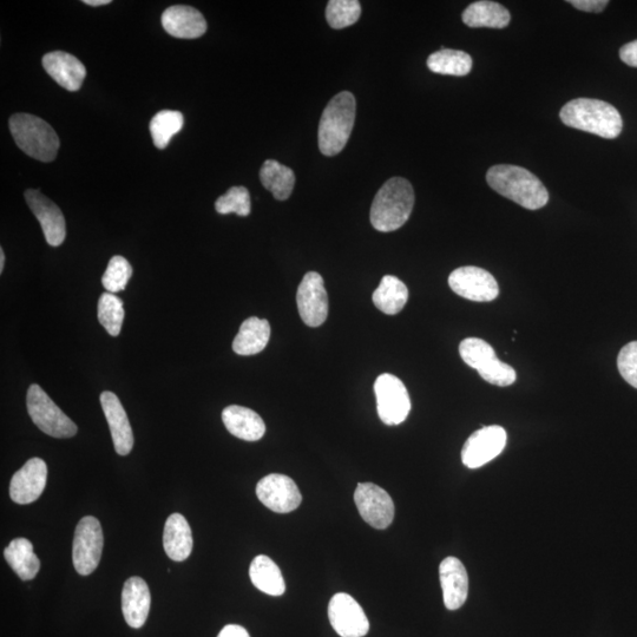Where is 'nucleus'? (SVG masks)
<instances>
[{"mask_svg": "<svg viewBox=\"0 0 637 637\" xmlns=\"http://www.w3.org/2000/svg\"><path fill=\"white\" fill-rule=\"evenodd\" d=\"M487 181L499 195L525 209H541L549 202V193L542 181L522 167L497 164L488 170Z\"/></svg>", "mask_w": 637, "mask_h": 637, "instance_id": "nucleus-1", "label": "nucleus"}, {"mask_svg": "<svg viewBox=\"0 0 637 637\" xmlns=\"http://www.w3.org/2000/svg\"><path fill=\"white\" fill-rule=\"evenodd\" d=\"M561 121L570 128L613 140L622 133V116L612 104L594 98H576L561 109Z\"/></svg>", "mask_w": 637, "mask_h": 637, "instance_id": "nucleus-2", "label": "nucleus"}, {"mask_svg": "<svg viewBox=\"0 0 637 637\" xmlns=\"http://www.w3.org/2000/svg\"><path fill=\"white\" fill-rule=\"evenodd\" d=\"M415 207V192L403 177H392L374 197L371 223L378 232L390 233L402 228Z\"/></svg>", "mask_w": 637, "mask_h": 637, "instance_id": "nucleus-3", "label": "nucleus"}, {"mask_svg": "<svg viewBox=\"0 0 637 637\" xmlns=\"http://www.w3.org/2000/svg\"><path fill=\"white\" fill-rule=\"evenodd\" d=\"M357 102L350 91L334 96L321 115L319 149L325 156H336L350 140L356 122Z\"/></svg>", "mask_w": 637, "mask_h": 637, "instance_id": "nucleus-4", "label": "nucleus"}, {"mask_svg": "<svg viewBox=\"0 0 637 637\" xmlns=\"http://www.w3.org/2000/svg\"><path fill=\"white\" fill-rule=\"evenodd\" d=\"M9 127L19 149L32 159L52 162L58 154L59 137L49 123L34 115L11 116Z\"/></svg>", "mask_w": 637, "mask_h": 637, "instance_id": "nucleus-5", "label": "nucleus"}, {"mask_svg": "<svg viewBox=\"0 0 637 637\" xmlns=\"http://www.w3.org/2000/svg\"><path fill=\"white\" fill-rule=\"evenodd\" d=\"M459 353L464 363L477 370L485 382L501 387L516 382V371L496 357L494 348L487 341L479 338L465 339L459 345Z\"/></svg>", "mask_w": 637, "mask_h": 637, "instance_id": "nucleus-6", "label": "nucleus"}, {"mask_svg": "<svg viewBox=\"0 0 637 637\" xmlns=\"http://www.w3.org/2000/svg\"><path fill=\"white\" fill-rule=\"evenodd\" d=\"M28 412L38 429L54 438H71L76 436L77 426L52 402V399L37 384L29 387L26 396Z\"/></svg>", "mask_w": 637, "mask_h": 637, "instance_id": "nucleus-7", "label": "nucleus"}, {"mask_svg": "<svg viewBox=\"0 0 637 637\" xmlns=\"http://www.w3.org/2000/svg\"><path fill=\"white\" fill-rule=\"evenodd\" d=\"M377 410L380 420L386 425L405 422L411 411L410 394L399 378L390 373L380 374L374 383Z\"/></svg>", "mask_w": 637, "mask_h": 637, "instance_id": "nucleus-8", "label": "nucleus"}, {"mask_svg": "<svg viewBox=\"0 0 637 637\" xmlns=\"http://www.w3.org/2000/svg\"><path fill=\"white\" fill-rule=\"evenodd\" d=\"M103 544L100 521L93 516L82 518L72 545V561L78 574L88 576L94 573L101 561Z\"/></svg>", "mask_w": 637, "mask_h": 637, "instance_id": "nucleus-9", "label": "nucleus"}, {"mask_svg": "<svg viewBox=\"0 0 637 637\" xmlns=\"http://www.w3.org/2000/svg\"><path fill=\"white\" fill-rule=\"evenodd\" d=\"M508 442L502 426L491 425L472 433L462 450V462L469 469L482 468L501 455Z\"/></svg>", "mask_w": 637, "mask_h": 637, "instance_id": "nucleus-10", "label": "nucleus"}, {"mask_svg": "<svg viewBox=\"0 0 637 637\" xmlns=\"http://www.w3.org/2000/svg\"><path fill=\"white\" fill-rule=\"evenodd\" d=\"M354 502L361 518L372 528H389L394 518V504L387 492L373 483H360L354 492Z\"/></svg>", "mask_w": 637, "mask_h": 637, "instance_id": "nucleus-11", "label": "nucleus"}, {"mask_svg": "<svg viewBox=\"0 0 637 637\" xmlns=\"http://www.w3.org/2000/svg\"><path fill=\"white\" fill-rule=\"evenodd\" d=\"M451 290L464 299L477 302L494 301L499 287L494 275L483 268L466 266L455 269L450 274Z\"/></svg>", "mask_w": 637, "mask_h": 637, "instance_id": "nucleus-12", "label": "nucleus"}, {"mask_svg": "<svg viewBox=\"0 0 637 637\" xmlns=\"http://www.w3.org/2000/svg\"><path fill=\"white\" fill-rule=\"evenodd\" d=\"M298 311L307 326L319 327L328 317V295L324 279L317 272H308L297 293Z\"/></svg>", "mask_w": 637, "mask_h": 637, "instance_id": "nucleus-13", "label": "nucleus"}, {"mask_svg": "<svg viewBox=\"0 0 637 637\" xmlns=\"http://www.w3.org/2000/svg\"><path fill=\"white\" fill-rule=\"evenodd\" d=\"M328 617L341 637H364L369 633L370 622L364 609L348 594L339 593L332 597Z\"/></svg>", "mask_w": 637, "mask_h": 637, "instance_id": "nucleus-14", "label": "nucleus"}, {"mask_svg": "<svg viewBox=\"0 0 637 637\" xmlns=\"http://www.w3.org/2000/svg\"><path fill=\"white\" fill-rule=\"evenodd\" d=\"M256 495L266 508L278 514H288L299 508L302 496L293 479L273 474L262 478L256 487Z\"/></svg>", "mask_w": 637, "mask_h": 637, "instance_id": "nucleus-15", "label": "nucleus"}, {"mask_svg": "<svg viewBox=\"0 0 637 637\" xmlns=\"http://www.w3.org/2000/svg\"><path fill=\"white\" fill-rule=\"evenodd\" d=\"M25 200L31 212L41 223L48 244L52 247L61 246L67 236V226H65L62 210L39 190H26Z\"/></svg>", "mask_w": 637, "mask_h": 637, "instance_id": "nucleus-16", "label": "nucleus"}, {"mask_svg": "<svg viewBox=\"0 0 637 637\" xmlns=\"http://www.w3.org/2000/svg\"><path fill=\"white\" fill-rule=\"evenodd\" d=\"M48 466L41 458H31L16 472L10 484V496L17 504H30L42 496L47 485Z\"/></svg>", "mask_w": 637, "mask_h": 637, "instance_id": "nucleus-17", "label": "nucleus"}, {"mask_svg": "<svg viewBox=\"0 0 637 637\" xmlns=\"http://www.w3.org/2000/svg\"><path fill=\"white\" fill-rule=\"evenodd\" d=\"M101 405L108 420L116 452L120 456L129 455L134 448V433L120 399L115 393L105 391L101 394Z\"/></svg>", "mask_w": 637, "mask_h": 637, "instance_id": "nucleus-18", "label": "nucleus"}, {"mask_svg": "<svg viewBox=\"0 0 637 637\" xmlns=\"http://www.w3.org/2000/svg\"><path fill=\"white\" fill-rule=\"evenodd\" d=\"M445 607L457 610L464 606L469 595V576L464 564L456 557H446L439 566Z\"/></svg>", "mask_w": 637, "mask_h": 637, "instance_id": "nucleus-19", "label": "nucleus"}, {"mask_svg": "<svg viewBox=\"0 0 637 637\" xmlns=\"http://www.w3.org/2000/svg\"><path fill=\"white\" fill-rule=\"evenodd\" d=\"M43 67L52 80L68 91L82 88L87 69L80 59L64 51L49 52L43 57Z\"/></svg>", "mask_w": 637, "mask_h": 637, "instance_id": "nucleus-20", "label": "nucleus"}, {"mask_svg": "<svg viewBox=\"0 0 637 637\" xmlns=\"http://www.w3.org/2000/svg\"><path fill=\"white\" fill-rule=\"evenodd\" d=\"M162 25L170 36L182 39L199 38L207 31L202 13L187 5H175L164 11Z\"/></svg>", "mask_w": 637, "mask_h": 637, "instance_id": "nucleus-21", "label": "nucleus"}, {"mask_svg": "<svg viewBox=\"0 0 637 637\" xmlns=\"http://www.w3.org/2000/svg\"><path fill=\"white\" fill-rule=\"evenodd\" d=\"M151 596L148 584L141 577H130L122 591V612L131 628L139 629L149 615Z\"/></svg>", "mask_w": 637, "mask_h": 637, "instance_id": "nucleus-22", "label": "nucleus"}, {"mask_svg": "<svg viewBox=\"0 0 637 637\" xmlns=\"http://www.w3.org/2000/svg\"><path fill=\"white\" fill-rule=\"evenodd\" d=\"M223 424L233 436L246 442L260 441L265 436L264 420L251 409L239 405L226 407L222 412Z\"/></svg>", "mask_w": 637, "mask_h": 637, "instance_id": "nucleus-23", "label": "nucleus"}, {"mask_svg": "<svg viewBox=\"0 0 637 637\" xmlns=\"http://www.w3.org/2000/svg\"><path fill=\"white\" fill-rule=\"evenodd\" d=\"M193 534L186 518L180 514L170 515L164 525L163 547L175 562L186 561L193 551Z\"/></svg>", "mask_w": 637, "mask_h": 637, "instance_id": "nucleus-24", "label": "nucleus"}, {"mask_svg": "<svg viewBox=\"0 0 637 637\" xmlns=\"http://www.w3.org/2000/svg\"><path fill=\"white\" fill-rule=\"evenodd\" d=\"M271 339V325L265 319L248 318L240 326L233 341V350L239 356H254L265 350Z\"/></svg>", "mask_w": 637, "mask_h": 637, "instance_id": "nucleus-25", "label": "nucleus"}, {"mask_svg": "<svg viewBox=\"0 0 637 637\" xmlns=\"http://www.w3.org/2000/svg\"><path fill=\"white\" fill-rule=\"evenodd\" d=\"M462 19L470 28L504 29L509 25L511 16L503 5L490 2V0H481L469 5L464 10Z\"/></svg>", "mask_w": 637, "mask_h": 637, "instance_id": "nucleus-26", "label": "nucleus"}, {"mask_svg": "<svg viewBox=\"0 0 637 637\" xmlns=\"http://www.w3.org/2000/svg\"><path fill=\"white\" fill-rule=\"evenodd\" d=\"M6 562L23 581L34 580L41 569V561L34 553V545L26 538H16L5 549Z\"/></svg>", "mask_w": 637, "mask_h": 637, "instance_id": "nucleus-27", "label": "nucleus"}, {"mask_svg": "<svg viewBox=\"0 0 637 637\" xmlns=\"http://www.w3.org/2000/svg\"><path fill=\"white\" fill-rule=\"evenodd\" d=\"M249 576L256 588L267 595L281 596L286 590V583L281 570L271 558L265 555L256 556L249 568Z\"/></svg>", "mask_w": 637, "mask_h": 637, "instance_id": "nucleus-28", "label": "nucleus"}, {"mask_svg": "<svg viewBox=\"0 0 637 637\" xmlns=\"http://www.w3.org/2000/svg\"><path fill=\"white\" fill-rule=\"evenodd\" d=\"M409 299V290L402 280L386 275L373 293V304L387 315H396L403 311Z\"/></svg>", "mask_w": 637, "mask_h": 637, "instance_id": "nucleus-29", "label": "nucleus"}, {"mask_svg": "<svg viewBox=\"0 0 637 637\" xmlns=\"http://www.w3.org/2000/svg\"><path fill=\"white\" fill-rule=\"evenodd\" d=\"M262 185L279 201L290 199L295 185V175L291 168L278 161L267 160L260 170Z\"/></svg>", "mask_w": 637, "mask_h": 637, "instance_id": "nucleus-30", "label": "nucleus"}, {"mask_svg": "<svg viewBox=\"0 0 637 637\" xmlns=\"http://www.w3.org/2000/svg\"><path fill=\"white\" fill-rule=\"evenodd\" d=\"M428 68L439 75L466 76L472 69V58L461 50L442 49L428 58Z\"/></svg>", "mask_w": 637, "mask_h": 637, "instance_id": "nucleus-31", "label": "nucleus"}, {"mask_svg": "<svg viewBox=\"0 0 637 637\" xmlns=\"http://www.w3.org/2000/svg\"><path fill=\"white\" fill-rule=\"evenodd\" d=\"M185 124V117L180 111L162 110L150 122V134L156 148L166 149L170 140L179 133Z\"/></svg>", "mask_w": 637, "mask_h": 637, "instance_id": "nucleus-32", "label": "nucleus"}, {"mask_svg": "<svg viewBox=\"0 0 637 637\" xmlns=\"http://www.w3.org/2000/svg\"><path fill=\"white\" fill-rule=\"evenodd\" d=\"M124 320L123 301L113 293H103L98 300V321L111 337L120 336Z\"/></svg>", "mask_w": 637, "mask_h": 637, "instance_id": "nucleus-33", "label": "nucleus"}, {"mask_svg": "<svg viewBox=\"0 0 637 637\" xmlns=\"http://www.w3.org/2000/svg\"><path fill=\"white\" fill-rule=\"evenodd\" d=\"M361 5L358 0H331L326 8V19L332 29L348 28L359 21Z\"/></svg>", "mask_w": 637, "mask_h": 637, "instance_id": "nucleus-34", "label": "nucleus"}, {"mask_svg": "<svg viewBox=\"0 0 637 637\" xmlns=\"http://www.w3.org/2000/svg\"><path fill=\"white\" fill-rule=\"evenodd\" d=\"M215 209L222 215L235 213L239 216H248L252 210L251 194L245 187H232L216 200Z\"/></svg>", "mask_w": 637, "mask_h": 637, "instance_id": "nucleus-35", "label": "nucleus"}, {"mask_svg": "<svg viewBox=\"0 0 637 637\" xmlns=\"http://www.w3.org/2000/svg\"><path fill=\"white\" fill-rule=\"evenodd\" d=\"M131 275H133V267L127 259L117 255L109 261L107 271L102 278V284L108 293L122 292L126 290Z\"/></svg>", "mask_w": 637, "mask_h": 637, "instance_id": "nucleus-36", "label": "nucleus"}, {"mask_svg": "<svg viewBox=\"0 0 637 637\" xmlns=\"http://www.w3.org/2000/svg\"><path fill=\"white\" fill-rule=\"evenodd\" d=\"M617 367L622 378L637 389V341L622 348L617 358Z\"/></svg>", "mask_w": 637, "mask_h": 637, "instance_id": "nucleus-37", "label": "nucleus"}, {"mask_svg": "<svg viewBox=\"0 0 637 637\" xmlns=\"http://www.w3.org/2000/svg\"><path fill=\"white\" fill-rule=\"evenodd\" d=\"M574 8L584 12L600 13L607 8L608 0H569Z\"/></svg>", "mask_w": 637, "mask_h": 637, "instance_id": "nucleus-38", "label": "nucleus"}, {"mask_svg": "<svg viewBox=\"0 0 637 637\" xmlns=\"http://www.w3.org/2000/svg\"><path fill=\"white\" fill-rule=\"evenodd\" d=\"M620 58L622 62L629 65V67L637 68V39L636 41L623 45L620 50Z\"/></svg>", "mask_w": 637, "mask_h": 637, "instance_id": "nucleus-39", "label": "nucleus"}, {"mask_svg": "<svg viewBox=\"0 0 637 637\" xmlns=\"http://www.w3.org/2000/svg\"><path fill=\"white\" fill-rule=\"evenodd\" d=\"M218 637H251L244 627L228 625L223 628Z\"/></svg>", "mask_w": 637, "mask_h": 637, "instance_id": "nucleus-40", "label": "nucleus"}, {"mask_svg": "<svg viewBox=\"0 0 637 637\" xmlns=\"http://www.w3.org/2000/svg\"><path fill=\"white\" fill-rule=\"evenodd\" d=\"M84 4L90 6H103L111 3V0H84Z\"/></svg>", "mask_w": 637, "mask_h": 637, "instance_id": "nucleus-41", "label": "nucleus"}, {"mask_svg": "<svg viewBox=\"0 0 637 637\" xmlns=\"http://www.w3.org/2000/svg\"><path fill=\"white\" fill-rule=\"evenodd\" d=\"M5 265V253L3 248H0V273H3Z\"/></svg>", "mask_w": 637, "mask_h": 637, "instance_id": "nucleus-42", "label": "nucleus"}]
</instances>
